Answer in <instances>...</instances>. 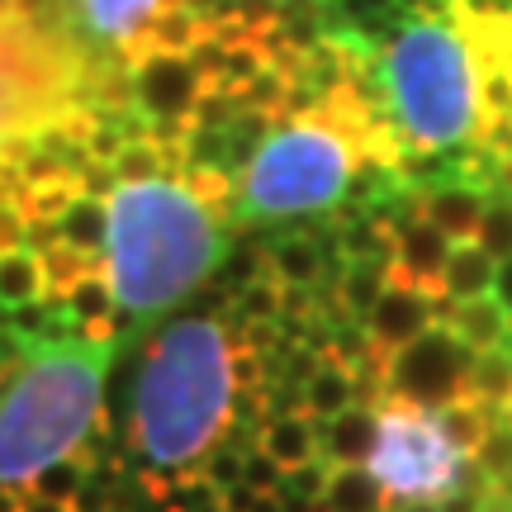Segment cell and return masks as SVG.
Wrapping results in <instances>:
<instances>
[{
  "mask_svg": "<svg viewBox=\"0 0 512 512\" xmlns=\"http://www.w3.org/2000/svg\"><path fill=\"white\" fill-rule=\"evenodd\" d=\"M484 512H508V508H503V503H498V498L489 494V503H484Z\"/></svg>",
  "mask_w": 512,
  "mask_h": 512,
  "instance_id": "e575fe53",
  "label": "cell"
},
{
  "mask_svg": "<svg viewBox=\"0 0 512 512\" xmlns=\"http://www.w3.org/2000/svg\"><path fill=\"white\" fill-rule=\"evenodd\" d=\"M242 484H247V489H256V494L280 498V489H285V470H280V465H275L261 446H252V451H247V460H242Z\"/></svg>",
  "mask_w": 512,
  "mask_h": 512,
  "instance_id": "f1b7e54d",
  "label": "cell"
},
{
  "mask_svg": "<svg viewBox=\"0 0 512 512\" xmlns=\"http://www.w3.org/2000/svg\"><path fill=\"white\" fill-rule=\"evenodd\" d=\"M242 328L214 313H190L166 323L143 351L133 384L128 446L138 451V475H185L228 437L238 403Z\"/></svg>",
  "mask_w": 512,
  "mask_h": 512,
  "instance_id": "6da1fadb",
  "label": "cell"
},
{
  "mask_svg": "<svg viewBox=\"0 0 512 512\" xmlns=\"http://www.w3.org/2000/svg\"><path fill=\"white\" fill-rule=\"evenodd\" d=\"M242 460H247V451H238V446H228V441H219L209 456L200 460V475L214 484V489H238L242 484Z\"/></svg>",
  "mask_w": 512,
  "mask_h": 512,
  "instance_id": "4316f807",
  "label": "cell"
},
{
  "mask_svg": "<svg viewBox=\"0 0 512 512\" xmlns=\"http://www.w3.org/2000/svg\"><path fill=\"white\" fill-rule=\"evenodd\" d=\"M437 328L451 332L470 356H479V351H508L512 313L498 304L494 294H484V299H470V304H451Z\"/></svg>",
  "mask_w": 512,
  "mask_h": 512,
  "instance_id": "4fadbf2b",
  "label": "cell"
},
{
  "mask_svg": "<svg viewBox=\"0 0 512 512\" xmlns=\"http://www.w3.org/2000/svg\"><path fill=\"white\" fill-rule=\"evenodd\" d=\"M465 399L489 408L494 418H512V356L508 351H479L465 375Z\"/></svg>",
  "mask_w": 512,
  "mask_h": 512,
  "instance_id": "d6986e66",
  "label": "cell"
},
{
  "mask_svg": "<svg viewBox=\"0 0 512 512\" xmlns=\"http://www.w3.org/2000/svg\"><path fill=\"white\" fill-rule=\"evenodd\" d=\"M361 403V389H356V375H351L347 361H337V356H323V366L313 370V380L304 384V413L313 422H328L337 413H347Z\"/></svg>",
  "mask_w": 512,
  "mask_h": 512,
  "instance_id": "ac0fdd59",
  "label": "cell"
},
{
  "mask_svg": "<svg viewBox=\"0 0 512 512\" xmlns=\"http://www.w3.org/2000/svg\"><path fill=\"white\" fill-rule=\"evenodd\" d=\"M508 10H512V0H508Z\"/></svg>",
  "mask_w": 512,
  "mask_h": 512,
  "instance_id": "8d00e7d4",
  "label": "cell"
},
{
  "mask_svg": "<svg viewBox=\"0 0 512 512\" xmlns=\"http://www.w3.org/2000/svg\"><path fill=\"white\" fill-rule=\"evenodd\" d=\"M38 256H43V280H48V299H53V304H62L86 275L105 271V256L67 247V242H53V247H43Z\"/></svg>",
  "mask_w": 512,
  "mask_h": 512,
  "instance_id": "7402d4cb",
  "label": "cell"
},
{
  "mask_svg": "<svg viewBox=\"0 0 512 512\" xmlns=\"http://www.w3.org/2000/svg\"><path fill=\"white\" fill-rule=\"evenodd\" d=\"M19 512H72L67 503H48V498H34V494H24V508Z\"/></svg>",
  "mask_w": 512,
  "mask_h": 512,
  "instance_id": "836d02e7",
  "label": "cell"
},
{
  "mask_svg": "<svg viewBox=\"0 0 512 512\" xmlns=\"http://www.w3.org/2000/svg\"><path fill=\"white\" fill-rule=\"evenodd\" d=\"M100 62L43 5L0 0V157H19L57 128L95 114Z\"/></svg>",
  "mask_w": 512,
  "mask_h": 512,
  "instance_id": "277c9868",
  "label": "cell"
},
{
  "mask_svg": "<svg viewBox=\"0 0 512 512\" xmlns=\"http://www.w3.org/2000/svg\"><path fill=\"white\" fill-rule=\"evenodd\" d=\"M418 204H422V219L432 228H441L451 242H475L489 190H479L470 181H451V185H437V190H418Z\"/></svg>",
  "mask_w": 512,
  "mask_h": 512,
  "instance_id": "7c38bea8",
  "label": "cell"
},
{
  "mask_svg": "<svg viewBox=\"0 0 512 512\" xmlns=\"http://www.w3.org/2000/svg\"><path fill=\"white\" fill-rule=\"evenodd\" d=\"M261 275H266V247H238V252L223 261L219 280L228 294H238V290H247L252 280H261Z\"/></svg>",
  "mask_w": 512,
  "mask_h": 512,
  "instance_id": "83f0119b",
  "label": "cell"
},
{
  "mask_svg": "<svg viewBox=\"0 0 512 512\" xmlns=\"http://www.w3.org/2000/svg\"><path fill=\"white\" fill-rule=\"evenodd\" d=\"M24 361H29V347H24L15 332L0 323V394H5V389H10V380L24 370Z\"/></svg>",
  "mask_w": 512,
  "mask_h": 512,
  "instance_id": "f546056e",
  "label": "cell"
},
{
  "mask_svg": "<svg viewBox=\"0 0 512 512\" xmlns=\"http://www.w3.org/2000/svg\"><path fill=\"white\" fill-rule=\"evenodd\" d=\"M29 247V219L19 214L15 204H0V256Z\"/></svg>",
  "mask_w": 512,
  "mask_h": 512,
  "instance_id": "4dcf8cb0",
  "label": "cell"
},
{
  "mask_svg": "<svg viewBox=\"0 0 512 512\" xmlns=\"http://www.w3.org/2000/svg\"><path fill=\"white\" fill-rule=\"evenodd\" d=\"M451 247H456V242L418 214V219H408L394 228L389 275H394V280H408V285H422V290H441V271H446V261H451Z\"/></svg>",
  "mask_w": 512,
  "mask_h": 512,
  "instance_id": "30bf717a",
  "label": "cell"
},
{
  "mask_svg": "<svg viewBox=\"0 0 512 512\" xmlns=\"http://www.w3.org/2000/svg\"><path fill=\"white\" fill-rule=\"evenodd\" d=\"M494 299H498V304H503V309H508V313H512V256H508V261H498Z\"/></svg>",
  "mask_w": 512,
  "mask_h": 512,
  "instance_id": "1f68e13d",
  "label": "cell"
},
{
  "mask_svg": "<svg viewBox=\"0 0 512 512\" xmlns=\"http://www.w3.org/2000/svg\"><path fill=\"white\" fill-rule=\"evenodd\" d=\"M280 309H285V285L266 271L261 280H252L247 290L233 294V313H228V318H233L238 328H247V323H280Z\"/></svg>",
  "mask_w": 512,
  "mask_h": 512,
  "instance_id": "cb8c5ba5",
  "label": "cell"
},
{
  "mask_svg": "<svg viewBox=\"0 0 512 512\" xmlns=\"http://www.w3.org/2000/svg\"><path fill=\"white\" fill-rule=\"evenodd\" d=\"M81 29L86 38L105 43L114 53V62L143 38V29L152 24V15L162 10V0H81Z\"/></svg>",
  "mask_w": 512,
  "mask_h": 512,
  "instance_id": "8fae6325",
  "label": "cell"
},
{
  "mask_svg": "<svg viewBox=\"0 0 512 512\" xmlns=\"http://www.w3.org/2000/svg\"><path fill=\"white\" fill-rule=\"evenodd\" d=\"M48 299V280H43V256L34 247L0 256V309H24Z\"/></svg>",
  "mask_w": 512,
  "mask_h": 512,
  "instance_id": "44dd1931",
  "label": "cell"
},
{
  "mask_svg": "<svg viewBox=\"0 0 512 512\" xmlns=\"http://www.w3.org/2000/svg\"><path fill=\"white\" fill-rule=\"evenodd\" d=\"M318 446H323V460L332 470H351V465H366L370 446H375V408L356 403L337 418L318 422Z\"/></svg>",
  "mask_w": 512,
  "mask_h": 512,
  "instance_id": "5bb4252c",
  "label": "cell"
},
{
  "mask_svg": "<svg viewBox=\"0 0 512 512\" xmlns=\"http://www.w3.org/2000/svg\"><path fill=\"white\" fill-rule=\"evenodd\" d=\"M399 0H347V10H356V15H384V10H394Z\"/></svg>",
  "mask_w": 512,
  "mask_h": 512,
  "instance_id": "d6a6232c",
  "label": "cell"
},
{
  "mask_svg": "<svg viewBox=\"0 0 512 512\" xmlns=\"http://www.w3.org/2000/svg\"><path fill=\"white\" fill-rule=\"evenodd\" d=\"M475 242L494 261H508L512 256V195H489L484 204V219L475 228Z\"/></svg>",
  "mask_w": 512,
  "mask_h": 512,
  "instance_id": "d4e9b609",
  "label": "cell"
},
{
  "mask_svg": "<svg viewBox=\"0 0 512 512\" xmlns=\"http://www.w3.org/2000/svg\"><path fill=\"white\" fill-rule=\"evenodd\" d=\"M143 494L152 498L157 512H228L223 489H214L200 470H185V475H138Z\"/></svg>",
  "mask_w": 512,
  "mask_h": 512,
  "instance_id": "2e32d148",
  "label": "cell"
},
{
  "mask_svg": "<svg viewBox=\"0 0 512 512\" xmlns=\"http://www.w3.org/2000/svg\"><path fill=\"white\" fill-rule=\"evenodd\" d=\"M124 72L133 86V110L143 124H190L209 91L190 53H147Z\"/></svg>",
  "mask_w": 512,
  "mask_h": 512,
  "instance_id": "ba28073f",
  "label": "cell"
},
{
  "mask_svg": "<svg viewBox=\"0 0 512 512\" xmlns=\"http://www.w3.org/2000/svg\"><path fill=\"white\" fill-rule=\"evenodd\" d=\"M256 446L290 475V470H304L313 460H323V446H318V422L309 413H294V418H266L256 427Z\"/></svg>",
  "mask_w": 512,
  "mask_h": 512,
  "instance_id": "9a60e30c",
  "label": "cell"
},
{
  "mask_svg": "<svg viewBox=\"0 0 512 512\" xmlns=\"http://www.w3.org/2000/svg\"><path fill=\"white\" fill-rule=\"evenodd\" d=\"M366 470L394 508L441 503L465 484L470 451L446 432L437 408H418L408 399H380L375 403V446H370Z\"/></svg>",
  "mask_w": 512,
  "mask_h": 512,
  "instance_id": "8992f818",
  "label": "cell"
},
{
  "mask_svg": "<svg viewBox=\"0 0 512 512\" xmlns=\"http://www.w3.org/2000/svg\"><path fill=\"white\" fill-rule=\"evenodd\" d=\"M375 67L384 110L394 114L399 138L413 152H451L460 143H479V57L456 15L408 19L380 48Z\"/></svg>",
  "mask_w": 512,
  "mask_h": 512,
  "instance_id": "5b68a950",
  "label": "cell"
},
{
  "mask_svg": "<svg viewBox=\"0 0 512 512\" xmlns=\"http://www.w3.org/2000/svg\"><path fill=\"white\" fill-rule=\"evenodd\" d=\"M105 233H110V214H105V195H81V200L57 219V242L81 247V252L105 256Z\"/></svg>",
  "mask_w": 512,
  "mask_h": 512,
  "instance_id": "603a6c76",
  "label": "cell"
},
{
  "mask_svg": "<svg viewBox=\"0 0 512 512\" xmlns=\"http://www.w3.org/2000/svg\"><path fill=\"white\" fill-rule=\"evenodd\" d=\"M470 351L460 347L446 328L422 332L418 342L389 356L384 370V399H408L418 408H441L465 394V375H470Z\"/></svg>",
  "mask_w": 512,
  "mask_h": 512,
  "instance_id": "52a82bcc",
  "label": "cell"
},
{
  "mask_svg": "<svg viewBox=\"0 0 512 512\" xmlns=\"http://www.w3.org/2000/svg\"><path fill=\"white\" fill-rule=\"evenodd\" d=\"M110 351L81 337L29 351L0 394V494H29L48 465L86 446L105 413Z\"/></svg>",
  "mask_w": 512,
  "mask_h": 512,
  "instance_id": "3957f363",
  "label": "cell"
},
{
  "mask_svg": "<svg viewBox=\"0 0 512 512\" xmlns=\"http://www.w3.org/2000/svg\"><path fill=\"white\" fill-rule=\"evenodd\" d=\"M494 280H498V261L479 242H456L451 247V261L441 271V294L451 304H470V299H484L494 294Z\"/></svg>",
  "mask_w": 512,
  "mask_h": 512,
  "instance_id": "e0dca14e",
  "label": "cell"
},
{
  "mask_svg": "<svg viewBox=\"0 0 512 512\" xmlns=\"http://www.w3.org/2000/svg\"><path fill=\"white\" fill-rule=\"evenodd\" d=\"M318 512H394V503L384 498V489L370 479L366 465H351V470H332L328 475Z\"/></svg>",
  "mask_w": 512,
  "mask_h": 512,
  "instance_id": "ffe728a7",
  "label": "cell"
},
{
  "mask_svg": "<svg viewBox=\"0 0 512 512\" xmlns=\"http://www.w3.org/2000/svg\"><path fill=\"white\" fill-rule=\"evenodd\" d=\"M313 5H347V0H313Z\"/></svg>",
  "mask_w": 512,
  "mask_h": 512,
  "instance_id": "d590c367",
  "label": "cell"
},
{
  "mask_svg": "<svg viewBox=\"0 0 512 512\" xmlns=\"http://www.w3.org/2000/svg\"><path fill=\"white\" fill-rule=\"evenodd\" d=\"M446 309H451V299L441 290H422V285H408V280L389 275V285L375 299V309L366 313V332L375 347L394 356L408 342H418L422 332L437 328L441 318H446Z\"/></svg>",
  "mask_w": 512,
  "mask_h": 512,
  "instance_id": "9c48e42d",
  "label": "cell"
},
{
  "mask_svg": "<svg viewBox=\"0 0 512 512\" xmlns=\"http://www.w3.org/2000/svg\"><path fill=\"white\" fill-rule=\"evenodd\" d=\"M105 275L124 318H157L195 294L223 261V214L181 176L114 181L105 190Z\"/></svg>",
  "mask_w": 512,
  "mask_h": 512,
  "instance_id": "7a4b0ae2",
  "label": "cell"
},
{
  "mask_svg": "<svg viewBox=\"0 0 512 512\" xmlns=\"http://www.w3.org/2000/svg\"><path fill=\"white\" fill-rule=\"evenodd\" d=\"M81 484H86V470H81L76 460H57V465H48V470L34 479V489H29V494L48 498V503H67V508H72L76 494H81Z\"/></svg>",
  "mask_w": 512,
  "mask_h": 512,
  "instance_id": "484cf974",
  "label": "cell"
}]
</instances>
